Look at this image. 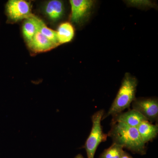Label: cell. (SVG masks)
Listing matches in <instances>:
<instances>
[{
	"label": "cell",
	"mask_w": 158,
	"mask_h": 158,
	"mask_svg": "<svg viewBox=\"0 0 158 158\" xmlns=\"http://www.w3.org/2000/svg\"><path fill=\"white\" fill-rule=\"evenodd\" d=\"M121 145L113 143L107 149H105L99 158H120L124 151Z\"/></svg>",
	"instance_id": "13"
},
{
	"label": "cell",
	"mask_w": 158,
	"mask_h": 158,
	"mask_svg": "<svg viewBox=\"0 0 158 158\" xmlns=\"http://www.w3.org/2000/svg\"><path fill=\"white\" fill-rule=\"evenodd\" d=\"M44 10L49 19L53 22H56L63 16L64 12V5L62 1L52 0L46 3Z\"/></svg>",
	"instance_id": "8"
},
{
	"label": "cell",
	"mask_w": 158,
	"mask_h": 158,
	"mask_svg": "<svg viewBox=\"0 0 158 158\" xmlns=\"http://www.w3.org/2000/svg\"><path fill=\"white\" fill-rule=\"evenodd\" d=\"M75 158H84L83 156L81 154H78Z\"/></svg>",
	"instance_id": "16"
},
{
	"label": "cell",
	"mask_w": 158,
	"mask_h": 158,
	"mask_svg": "<svg viewBox=\"0 0 158 158\" xmlns=\"http://www.w3.org/2000/svg\"><path fill=\"white\" fill-rule=\"evenodd\" d=\"M104 113V110H100L95 112L91 117L92 126L91 131L84 147L86 150L88 158H94L99 145L106 141L107 138V135L103 132L101 125Z\"/></svg>",
	"instance_id": "3"
},
{
	"label": "cell",
	"mask_w": 158,
	"mask_h": 158,
	"mask_svg": "<svg viewBox=\"0 0 158 158\" xmlns=\"http://www.w3.org/2000/svg\"><path fill=\"white\" fill-rule=\"evenodd\" d=\"M113 117L112 123H122L129 126L135 127H137L142 122L147 120L141 113L133 109L124 113H119Z\"/></svg>",
	"instance_id": "7"
},
{
	"label": "cell",
	"mask_w": 158,
	"mask_h": 158,
	"mask_svg": "<svg viewBox=\"0 0 158 158\" xmlns=\"http://www.w3.org/2000/svg\"><path fill=\"white\" fill-rule=\"evenodd\" d=\"M56 31L59 44L70 42L74 36V28L72 24L69 22L61 23Z\"/></svg>",
	"instance_id": "12"
},
{
	"label": "cell",
	"mask_w": 158,
	"mask_h": 158,
	"mask_svg": "<svg viewBox=\"0 0 158 158\" xmlns=\"http://www.w3.org/2000/svg\"><path fill=\"white\" fill-rule=\"evenodd\" d=\"M69 2L71 21L79 24L89 17L95 2L92 0H70Z\"/></svg>",
	"instance_id": "6"
},
{
	"label": "cell",
	"mask_w": 158,
	"mask_h": 158,
	"mask_svg": "<svg viewBox=\"0 0 158 158\" xmlns=\"http://www.w3.org/2000/svg\"><path fill=\"white\" fill-rule=\"evenodd\" d=\"M133 110L144 116L148 121L153 122L158 117V101L156 98H136L132 103Z\"/></svg>",
	"instance_id": "5"
},
{
	"label": "cell",
	"mask_w": 158,
	"mask_h": 158,
	"mask_svg": "<svg viewBox=\"0 0 158 158\" xmlns=\"http://www.w3.org/2000/svg\"><path fill=\"white\" fill-rule=\"evenodd\" d=\"M8 19L17 22L32 17L31 3L24 0H9L6 5Z\"/></svg>",
	"instance_id": "4"
},
{
	"label": "cell",
	"mask_w": 158,
	"mask_h": 158,
	"mask_svg": "<svg viewBox=\"0 0 158 158\" xmlns=\"http://www.w3.org/2000/svg\"><path fill=\"white\" fill-rule=\"evenodd\" d=\"M40 19L34 15L25 19L23 25V33L28 43L32 40L38 31Z\"/></svg>",
	"instance_id": "11"
},
{
	"label": "cell",
	"mask_w": 158,
	"mask_h": 158,
	"mask_svg": "<svg viewBox=\"0 0 158 158\" xmlns=\"http://www.w3.org/2000/svg\"><path fill=\"white\" fill-rule=\"evenodd\" d=\"M113 143L119 144L134 153L144 155L146 147L139 135L137 127H132L120 122L113 123L107 135Z\"/></svg>",
	"instance_id": "1"
},
{
	"label": "cell",
	"mask_w": 158,
	"mask_h": 158,
	"mask_svg": "<svg viewBox=\"0 0 158 158\" xmlns=\"http://www.w3.org/2000/svg\"><path fill=\"white\" fill-rule=\"evenodd\" d=\"M138 81L135 77L129 73L125 74L118 93L106 114L103 116L102 120L110 116H114L123 113L130 108L136 98V90Z\"/></svg>",
	"instance_id": "2"
},
{
	"label": "cell",
	"mask_w": 158,
	"mask_h": 158,
	"mask_svg": "<svg viewBox=\"0 0 158 158\" xmlns=\"http://www.w3.org/2000/svg\"><path fill=\"white\" fill-rule=\"evenodd\" d=\"M38 31L44 36L49 40L56 46H58L59 44L57 38L56 31L48 28L42 20L40 19Z\"/></svg>",
	"instance_id": "14"
},
{
	"label": "cell",
	"mask_w": 158,
	"mask_h": 158,
	"mask_svg": "<svg viewBox=\"0 0 158 158\" xmlns=\"http://www.w3.org/2000/svg\"><path fill=\"white\" fill-rule=\"evenodd\" d=\"M137 128L144 144L152 141L157 136L158 125L153 124L147 120L141 122Z\"/></svg>",
	"instance_id": "10"
},
{
	"label": "cell",
	"mask_w": 158,
	"mask_h": 158,
	"mask_svg": "<svg viewBox=\"0 0 158 158\" xmlns=\"http://www.w3.org/2000/svg\"><path fill=\"white\" fill-rule=\"evenodd\" d=\"M120 158H133L130 155L128 154L127 152H124L123 154Z\"/></svg>",
	"instance_id": "15"
},
{
	"label": "cell",
	"mask_w": 158,
	"mask_h": 158,
	"mask_svg": "<svg viewBox=\"0 0 158 158\" xmlns=\"http://www.w3.org/2000/svg\"><path fill=\"white\" fill-rule=\"evenodd\" d=\"M28 44L32 50L39 52L49 51L57 47L38 31Z\"/></svg>",
	"instance_id": "9"
}]
</instances>
